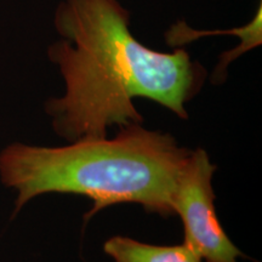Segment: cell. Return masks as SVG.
<instances>
[{"mask_svg": "<svg viewBox=\"0 0 262 262\" xmlns=\"http://www.w3.org/2000/svg\"><path fill=\"white\" fill-rule=\"evenodd\" d=\"M216 165L203 148L191 150L182 166L171 198L173 214L185 226V242L205 262H238L247 257L219 221L211 186Z\"/></svg>", "mask_w": 262, "mask_h": 262, "instance_id": "obj_3", "label": "cell"}, {"mask_svg": "<svg viewBox=\"0 0 262 262\" xmlns=\"http://www.w3.org/2000/svg\"><path fill=\"white\" fill-rule=\"evenodd\" d=\"M262 8L261 3L255 14V17L250 24L242 28L229 29V31H195L189 28L185 21H179L165 33L166 44L171 48H179L188 44L205 35L233 34L241 38V45L233 50L224 52L220 56V62L216 66L211 80L214 84H221L227 77V67L231 62L238 58L242 54L248 52L251 49L260 47L262 42Z\"/></svg>", "mask_w": 262, "mask_h": 262, "instance_id": "obj_4", "label": "cell"}, {"mask_svg": "<svg viewBox=\"0 0 262 262\" xmlns=\"http://www.w3.org/2000/svg\"><path fill=\"white\" fill-rule=\"evenodd\" d=\"M191 149L169 134L141 124L120 127L112 140H79L64 147L14 143L0 153V178L17 192L15 212L45 193H73L93 201L85 221L107 206L137 203L164 217Z\"/></svg>", "mask_w": 262, "mask_h": 262, "instance_id": "obj_2", "label": "cell"}, {"mask_svg": "<svg viewBox=\"0 0 262 262\" xmlns=\"http://www.w3.org/2000/svg\"><path fill=\"white\" fill-rule=\"evenodd\" d=\"M103 251L116 262H202L187 244L152 245L123 235L110 238Z\"/></svg>", "mask_w": 262, "mask_h": 262, "instance_id": "obj_5", "label": "cell"}, {"mask_svg": "<svg viewBox=\"0 0 262 262\" xmlns=\"http://www.w3.org/2000/svg\"><path fill=\"white\" fill-rule=\"evenodd\" d=\"M130 14L118 0H64L55 26L61 41L49 49L60 66L66 94L45 111L67 141L106 139L108 127L142 124L134 100L145 97L187 119L185 104L202 89L208 72L185 49L155 51L129 29Z\"/></svg>", "mask_w": 262, "mask_h": 262, "instance_id": "obj_1", "label": "cell"}]
</instances>
